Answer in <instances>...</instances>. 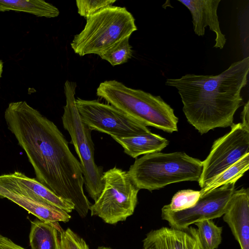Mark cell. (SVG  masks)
<instances>
[{"instance_id": "obj_1", "label": "cell", "mask_w": 249, "mask_h": 249, "mask_svg": "<svg viewBox=\"0 0 249 249\" xmlns=\"http://www.w3.org/2000/svg\"><path fill=\"white\" fill-rule=\"evenodd\" d=\"M8 129L25 152L36 179L79 211L89 203L80 162L56 125L25 101L9 103L4 112Z\"/></svg>"}, {"instance_id": "obj_2", "label": "cell", "mask_w": 249, "mask_h": 249, "mask_svg": "<svg viewBox=\"0 0 249 249\" xmlns=\"http://www.w3.org/2000/svg\"><path fill=\"white\" fill-rule=\"evenodd\" d=\"M249 71L248 56L218 74H186L167 79L165 85L178 90L188 122L202 135L234 124V115L242 105L241 93L247 84Z\"/></svg>"}, {"instance_id": "obj_3", "label": "cell", "mask_w": 249, "mask_h": 249, "mask_svg": "<svg viewBox=\"0 0 249 249\" xmlns=\"http://www.w3.org/2000/svg\"><path fill=\"white\" fill-rule=\"evenodd\" d=\"M96 95L146 126L168 133L178 131V118L160 96L129 88L115 80L101 83Z\"/></svg>"}, {"instance_id": "obj_4", "label": "cell", "mask_w": 249, "mask_h": 249, "mask_svg": "<svg viewBox=\"0 0 249 249\" xmlns=\"http://www.w3.org/2000/svg\"><path fill=\"white\" fill-rule=\"evenodd\" d=\"M202 170V161L184 152H155L136 158L127 172L138 189L152 191L174 183L198 182Z\"/></svg>"}, {"instance_id": "obj_5", "label": "cell", "mask_w": 249, "mask_h": 249, "mask_svg": "<svg viewBox=\"0 0 249 249\" xmlns=\"http://www.w3.org/2000/svg\"><path fill=\"white\" fill-rule=\"evenodd\" d=\"M137 30L135 19L125 7L109 6L86 18L84 29L74 36L71 48L80 56L99 55Z\"/></svg>"}, {"instance_id": "obj_6", "label": "cell", "mask_w": 249, "mask_h": 249, "mask_svg": "<svg viewBox=\"0 0 249 249\" xmlns=\"http://www.w3.org/2000/svg\"><path fill=\"white\" fill-rule=\"evenodd\" d=\"M76 83L67 80L64 84L66 105L62 116L64 128L69 132L71 143L80 159L84 183L89 195L96 201L104 186L103 172L94 160V148L91 132L82 121L75 104Z\"/></svg>"}, {"instance_id": "obj_7", "label": "cell", "mask_w": 249, "mask_h": 249, "mask_svg": "<svg viewBox=\"0 0 249 249\" xmlns=\"http://www.w3.org/2000/svg\"><path fill=\"white\" fill-rule=\"evenodd\" d=\"M102 179V191L89 208L91 215L109 224L125 221L134 213L140 190L127 171L116 166L104 172Z\"/></svg>"}, {"instance_id": "obj_8", "label": "cell", "mask_w": 249, "mask_h": 249, "mask_svg": "<svg viewBox=\"0 0 249 249\" xmlns=\"http://www.w3.org/2000/svg\"><path fill=\"white\" fill-rule=\"evenodd\" d=\"M75 104L82 122L91 131L105 133L111 137L151 132L144 124L110 104L80 98L75 99Z\"/></svg>"}, {"instance_id": "obj_9", "label": "cell", "mask_w": 249, "mask_h": 249, "mask_svg": "<svg viewBox=\"0 0 249 249\" xmlns=\"http://www.w3.org/2000/svg\"><path fill=\"white\" fill-rule=\"evenodd\" d=\"M230 132L216 140L202 161L198 182L203 188L214 178L249 153V129L241 123L234 124Z\"/></svg>"}, {"instance_id": "obj_10", "label": "cell", "mask_w": 249, "mask_h": 249, "mask_svg": "<svg viewBox=\"0 0 249 249\" xmlns=\"http://www.w3.org/2000/svg\"><path fill=\"white\" fill-rule=\"evenodd\" d=\"M235 184L230 183L217 188L200 197L193 207L178 212L161 209V218L170 227L183 228L204 220H213L223 216L235 191Z\"/></svg>"}, {"instance_id": "obj_11", "label": "cell", "mask_w": 249, "mask_h": 249, "mask_svg": "<svg viewBox=\"0 0 249 249\" xmlns=\"http://www.w3.org/2000/svg\"><path fill=\"white\" fill-rule=\"evenodd\" d=\"M0 188L55 206L68 213L74 210L72 203L57 196L36 179L20 172L0 175Z\"/></svg>"}, {"instance_id": "obj_12", "label": "cell", "mask_w": 249, "mask_h": 249, "mask_svg": "<svg viewBox=\"0 0 249 249\" xmlns=\"http://www.w3.org/2000/svg\"><path fill=\"white\" fill-rule=\"evenodd\" d=\"M142 243L143 249H202L196 229L190 226L151 230Z\"/></svg>"}, {"instance_id": "obj_13", "label": "cell", "mask_w": 249, "mask_h": 249, "mask_svg": "<svg viewBox=\"0 0 249 249\" xmlns=\"http://www.w3.org/2000/svg\"><path fill=\"white\" fill-rule=\"evenodd\" d=\"M190 11L195 33L203 36L207 26L215 34L213 47L222 49L224 47L226 38L222 34L217 14L220 0H178Z\"/></svg>"}, {"instance_id": "obj_14", "label": "cell", "mask_w": 249, "mask_h": 249, "mask_svg": "<svg viewBox=\"0 0 249 249\" xmlns=\"http://www.w3.org/2000/svg\"><path fill=\"white\" fill-rule=\"evenodd\" d=\"M223 216L241 249H249V190H235Z\"/></svg>"}, {"instance_id": "obj_15", "label": "cell", "mask_w": 249, "mask_h": 249, "mask_svg": "<svg viewBox=\"0 0 249 249\" xmlns=\"http://www.w3.org/2000/svg\"><path fill=\"white\" fill-rule=\"evenodd\" d=\"M0 197L13 201L43 221L68 222L71 218L69 213L60 208L1 188Z\"/></svg>"}, {"instance_id": "obj_16", "label": "cell", "mask_w": 249, "mask_h": 249, "mask_svg": "<svg viewBox=\"0 0 249 249\" xmlns=\"http://www.w3.org/2000/svg\"><path fill=\"white\" fill-rule=\"evenodd\" d=\"M111 138L123 147L125 154L135 159L142 155L160 152L169 144L167 139L151 132L131 137Z\"/></svg>"}, {"instance_id": "obj_17", "label": "cell", "mask_w": 249, "mask_h": 249, "mask_svg": "<svg viewBox=\"0 0 249 249\" xmlns=\"http://www.w3.org/2000/svg\"><path fill=\"white\" fill-rule=\"evenodd\" d=\"M31 224L29 244L31 249H59L58 233L63 229L57 222L36 219Z\"/></svg>"}, {"instance_id": "obj_18", "label": "cell", "mask_w": 249, "mask_h": 249, "mask_svg": "<svg viewBox=\"0 0 249 249\" xmlns=\"http://www.w3.org/2000/svg\"><path fill=\"white\" fill-rule=\"evenodd\" d=\"M14 11L47 18L59 16V9L42 0H0V12Z\"/></svg>"}, {"instance_id": "obj_19", "label": "cell", "mask_w": 249, "mask_h": 249, "mask_svg": "<svg viewBox=\"0 0 249 249\" xmlns=\"http://www.w3.org/2000/svg\"><path fill=\"white\" fill-rule=\"evenodd\" d=\"M249 168V153L214 178L204 187L201 188L200 197L223 185L235 183Z\"/></svg>"}, {"instance_id": "obj_20", "label": "cell", "mask_w": 249, "mask_h": 249, "mask_svg": "<svg viewBox=\"0 0 249 249\" xmlns=\"http://www.w3.org/2000/svg\"><path fill=\"white\" fill-rule=\"evenodd\" d=\"M202 249H216L222 241V227L212 220L207 219L194 223Z\"/></svg>"}, {"instance_id": "obj_21", "label": "cell", "mask_w": 249, "mask_h": 249, "mask_svg": "<svg viewBox=\"0 0 249 249\" xmlns=\"http://www.w3.org/2000/svg\"><path fill=\"white\" fill-rule=\"evenodd\" d=\"M129 38L127 37L118 42L99 56L113 66L126 63L133 54Z\"/></svg>"}, {"instance_id": "obj_22", "label": "cell", "mask_w": 249, "mask_h": 249, "mask_svg": "<svg viewBox=\"0 0 249 249\" xmlns=\"http://www.w3.org/2000/svg\"><path fill=\"white\" fill-rule=\"evenodd\" d=\"M200 197V191L180 190L174 195L170 204L162 208L172 212L181 211L194 207Z\"/></svg>"}, {"instance_id": "obj_23", "label": "cell", "mask_w": 249, "mask_h": 249, "mask_svg": "<svg viewBox=\"0 0 249 249\" xmlns=\"http://www.w3.org/2000/svg\"><path fill=\"white\" fill-rule=\"evenodd\" d=\"M116 0H77L78 13L86 18L108 7L112 6Z\"/></svg>"}, {"instance_id": "obj_24", "label": "cell", "mask_w": 249, "mask_h": 249, "mask_svg": "<svg viewBox=\"0 0 249 249\" xmlns=\"http://www.w3.org/2000/svg\"><path fill=\"white\" fill-rule=\"evenodd\" d=\"M59 249H89L85 241L71 229L59 232Z\"/></svg>"}, {"instance_id": "obj_25", "label": "cell", "mask_w": 249, "mask_h": 249, "mask_svg": "<svg viewBox=\"0 0 249 249\" xmlns=\"http://www.w3.org/2000/svg\"><path fill=\"white\" fill-rule=\"evenodd\" d=\"M0 249H25L11 239L0 234Z\"/></svg>"}, {"instance_id": "obj_26", "label": "cell", "mask_w": 249, "mask_h": 249, "mask_svg": "<svg viewBox=\"0 0 249 249\" xmlns=\"http://www.w3.org/2000/svg\"><path fill=\"white\" fill-rule=\"evenodd\" d=\"M241 124L247 129H249V101L245 104L241 112Z\"/></svg>"}, {"instance_id": "obj_27", "label": "cell", "mask_w": 249, "mask_h": 249, "mask_svg": "<svg viewBox=\"0 0 249 249\" xmlns=\"http://www.w3.org/2000/svg\"><path fill=\"white\" fill-rule=\"evenodd\" d=\"M3 62L0 59V79L1 77L2 73L3 71Z\"/></svg>"}, {"instance_id": "obj_28", "label": "cell", "mask_w": 249, "mask_h": 249, "mask_svg": "<svg viewBox=\"0 0 249 249\" xmlns=\"http://www.w3.org/2000/svg\"><path fill=\"white\" fill-rule=\"evenodd\" d=\"M97 249H112L109 247H106L104 246L99 247Z\"/></svg>"}]
</instances>
